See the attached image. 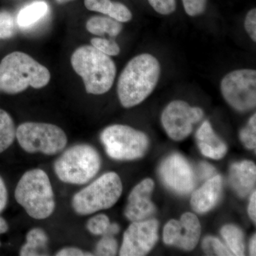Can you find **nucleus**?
I'll return each instance as SVG.
<instances>
[{
  "instance_id": "1",
  "label": "nucleus",
  "mask_w": 256,
  "mask_h": 256,
  "mask_svg": "<svg viewBox=\"0 0 256 256\" xmlns=\"http://www.w3.org/2000/svg\"><path fill=\"white\" fill-rule=\"evenodd\" d=\"M160 73L159 62L150 54L138 55L130 60L118 82L121 105L129 108L146 100L156 88Z\"/></svg>"
},
{
  "instance_id": "2",
  "label": "nucleus",
  "mask_w": 256,
  "mask_h": 256,
  "mask_svg": "<svg viewBox=\"0 0 256 256\" xmlns=\"http://www.w3.org/2000/svg\"><path fill=\"white\" fill-rule=\"evenodd\" d=\"M50 78L46 67L23 52H12L0 62V92L5 94H20L28 86L42 88Z\"/></svg>"
},
{
  "instance_id": "3",
  "label": "nucleus",
  "mask_w": 256,
  "mask_h": 256,
  "mask_svg": "<svg viewBox=\"0 0 256 256\" xmlns=\"http://www.w3.org/2000/svg\"><path fill=\"white\" fill-rule=\"evenodd\" d=\"M72 67L84 80L88 94L101 95L114 85L116 66L109 56L92 46L79 47L70 58Z\"/></svg>"
},
{
  "instance_id": "4",
  "label": "nucleus",
  "mask_w": 256,
  "mask_h": 256,
  "mask_svg": "<svg viewBox=\"0 0 256 256\" xmlns=\"http://www.w3.org/2000/svg\"><path fill=\"white\" fill-rule=\"evenodd\" d=\"M15 198L35 220L48 218L55 210L54 194L50 178L44 170L34 169L22 175L16 185Z\"/></svg>"
},
{
  "instance_id": "5",
  "label": "nucleus",
  "mask_w": 256,
  "mask_h": 256,
  "mask_svg": "<svg viewBox=\"0 0 256 256\" xmlns=\"http://www.w3.org/2000/svg\"><path fill=\"white\" fill-rule=\"evenodd\" d=\"M100 154L94 146L76 144L64 152L54 164L57 178L63 182L82 185L95 178L100 170Z\"/></svg>"
},
{
  "instance_id": "6",
  "label": "nucleus",
  "mask_w": 256,
  "mask_h": 256,
  "mask_svg": "<svg viewBox=\"0 0 256 256\" xmlns=\"http://www.w3.org/2000/svg\"><path fill=\"white\" fill-rule=\"evenodd\" d=\"M122 192L119 175L116 172L106 173L74 195L72 207L79 215L92 214L114 206Z\"/></svg>"
},
{
  "instance_id": "7",
  "label": "nucleus",
  "mask_w": 256,
  "mask_h": 256,
  "mask_svg": "<svg viewBox=\"0 0 256 256\" xmlns=\"http://www.w3.org/2000/svg\"><path fill=\"white\" fill-rule=\"evenodd\" d=\"M100 138L108 156L119 161L139 159L149 148L146 134L124 124L108 126L101 132Z\"/></svg>"
},
{
  "instance_id": "8",
  "label": "nucleus",
  "mask_w": 256,
  "mask_h": 256,
  "mask_svg": "<svg viewBox=\"0 0 256 256\" xmlns=\"http://www.w3.org/2000/svg\"><path fill=\"white\" fill-rule=\"evenodd\" d=\"M16 138L24 150L54 156L63 150L68 139L63 130L55 124L24 122L16 129Z\"/></svg>"
},
{
  "instance_id": "9",
  "label": "nucleus",
  "mask_w": 256,
  "mask_h": 256,
  "mask_svg": "<svg viewBox=\"0 0 256 256\" xmlns=\"http://www.w3.org/2000/svg\"><path fill=\"white\" fill-rule=\"evenodd\" d=\"M224 99L239 112H247L256 106V72L239 69L225 76L220 82Z\"/></svg>"
},
{
  "instance_id": "10",
  "label": "nucleus",
  "mask_w": 256,
  "mask_h": 256,
  "mask_svg": "<svg viewBox=\"0 0 256 256\" xmlns=\"http://www.w3.org/2000/svg\"><path fill=\"white\" fill-rule=\"evenodd\" d=\"M204 116L200 108L192 107L183 100H174L165 108L161 120L166 134L175 141L188 137L193 126L200 122Z\"/></svg>"
},
{
  "instance_id": "11",
  "label": "nucleus",
  "mask_w": 256,
  "mask_h": 256,
  "mask_svg": "<svg viewBox=\"0 0 256 256\" xmlns=\"http://www.w3.org/2000/svg\"><path fill=\"white\" fill-rule=\"evenodd\" d=\"M158 229L156 220L133 222L124 233L120 256H146L158 242Z\"/></svg>"
},
{
  "instance_id": "12",
  "label": "nucleus",
  "mask_w": 256,
  "mask_h": 256,
  "mask_svg": "<svg viewBox=\"0 0 256 256\" xmlns=\"http://www.w3.org/2000/svg\"><path fill=\"white\" fill-rule=\"evenodd\" d=\"M201 232L198 218L188 212L182 216L180 220H172L166 223L163 230V240L166 245L174 246L190 252L196 246Z\"/></svg>"
},
{
  "instance_id": "13",
  "label": "nucleus",
  "mask_w": 256,
  "mask_h": 256,
  "mask_svg": "<svg viewBox=\"0 0 256 256\" xmlns=\"http://www.w3.org/2000/svg\"><path fill=\"white\" fill-rule=\"evenodd\" d=\"M163 182L178 194H188L195 186V175L191 165L181 154L166 158L160 168Z\"/></svg>"
},
{
  "instance_id": "14",
  "label": "nucleus",
  "mask_w": 256,
  "mask_h": 256,
  "mask_svg": "<svg viewBox=\"0 0 256 256\" xmlns=\"http://www.w3.org/2000/svg\"><path fill=\"white\" fill-rule=\"evenodd\" d=\"M154 182L151 178H146L136 185L128 197L124 216L131 222H140L154 214L156 208L151 201Z\"/></svg>"
},
{
  "instance_id": "15",
  "label": "nucleus",
  "mask_w": 256,
  "mask_h": 256,
  "mask_svg": "<svg viewBox=\"0 0 256 256\" xmlns=\"http://www.w3.org/2000/svg\"><path fill=\"white\" fill-rule=\"evenodd\" d=\"M223 180L220 175H214L194 192L191 205L194 212L204 214L210 212L217 204L222 196Z\"/></svg>"
},
{
  "instance_id": "16",
  "label": "nucleus",
  "mask_w": 256,
  "mask_h": 256,
  "mask_svg": "<svg viewBox=\"0 0 256 256\" xmlns=\"http://www.w3.org/2000/svg\"><path fill=\"white\" fill-rule=\"evenodd\" d=\"M256 182V166L252 161L234 163L230 169V183L239 196H247Z\"/></svg>"
},
{
  "instance_id": "17",
  "label": "nucleus",
  "mask_w": 256,
  "mask_h": 256,
  "mask_svg": "<svg viewBox=\"0 0 256 256\" xmlns=\"http://www.w3.org/2000/svg\"><path fill=\"white\" fill-rule=\"evenodd\" d=\"M197 144L203 156L214 160H220L226 156L227 146L216 134L212 124L204 121L196 134Z\"/></svg>"
},
{
  "instance_id": "18",
  "label": "nucleus",
  "mask_w": 256,
  "mask_h": 256,
  "mask_svg": "<svg viewBox=\"0 0 256 256\" xmlns=\"http://www.w3.org/2000/svg\"><path fill=\"white\" fill-rule=\"evenodd\" d=\"M48 236L43 229L32 228L26 234V242L20 250L21 256H46Z\"/></svg>"
},
{
  "instance_id": "19",
  "label": "nucleus",
  "mask_w": 256,
  "mask_h": 256,
  "mask_svg": "<svg viewBox=\"0 0 256 256\" xmlns=\"http://www.w3.org/2000/svg\"><path fill=\"white\" fill-rule=\"evenodd\" d=\"M86 28L90 33L98 36L108 34L110 36H116L122 31V26L110 16H94L88 20Z\"/></svg>"
},
{
  "instance_id": "20",
  "label": "nucleus",
  "mask_w": 256,
  "mask_h": 256,
  "mask_svg": "<svg viewBox=\"0 0 256 256\" xmlns=\"http://www.w3.org/2000/svg\"><path fill=\"white\" fill-rule=\"evenodd\" d=\"M48 5L44 1L35 2L18 12L16 22L20 28H28L40 21L47 14Z\"/></svg>"
},
{
  "instance_id": "21",
  "label": "nucleus",
  "mask_w": 256,
  "mask_h": 256,
  "mask_svg": "<svg viewBox=\"0 0 256 256\" xmlns=\"http://www.w3.org/2000/svg\"><path fill=\"white\" fill-rule=\"evenodd\" d=\"M220 234L226 242L229 249L234 256H244L245 252L244 234L242 230L234 225L224 226Z\"/></svg>"
},
{
  "instance_id": "22",
  "label": "nucleus",
  "mask_w": 256,
  "mask_h": 256,
  "mask_svg": "<svg viewBox=\"0 0 256 256\" xmlns=\"http://www.w3.org/2000/svg\"><path fill=\"white\" fill-rule=\"evenodd\" d=\"M14 121L6 111L0 109V153L8 150L16 138Z\"/></svg>"
},
{
  "instance_id": "23",
  "label": "nucleus",
  "mask_w": 256,
  "mask_h": 256,
  "mask_svg": "<svg viewBox=\"0 0 256 256\" xmlns=\"http://www.w3.org/2000/svg\"><path fill=\"white\" fill-rule=\"evenodd\" d=\"M110 224L108 217L101 214L94 216L88 220L86 228L94 235L104 236L107 234Z\"/></svg>"
},
{
  "instance_id": "24",
  "label": "nucleus",
  "mask_w": 256,
  "mask_h": 256,
  "mask_svg": "<svg viewBox=\"0 0 256 256\" xmlns=\"http://www.w3.org/2000/svg\"><path fill=\"white\" fill-rule=\"evenodd\" d=\"M202 248L208 255L233 256L228 249L215 237L207 236L204 239Z\"/></svg>"
},
{
  "instance_id": "25",
  "label": "nucleus",
  "mask_w": 256,
  "mask_h": 256,
  "mask_svg": "<svg viewBox=\"0 0 256 256\" xmlns=\"http://www.w3.org/2000/svg\"><path fill=\"white\" fill-rule=\"evenodd\" d=\"M240 138L248 149L255 150L256 146V114L250 118L246 127L242 130Z\"/></svg>"
},
{
  "instance_id": "26",
  "label": "nucleus",
  "mask_w": 256,
  "mask_h": 256,
  "mask_svg": "<svg viewBox=\"0 0 256 256\" xmlns=\"http://www.w3.org/2000/svg\"><path fill=\"white\" fill-rule=\"evenodd\" d=\"M118 250V242L114 236L104 235L96 245V255L102 256H116Z\"/></svg>"
},
{
  "instance_id": "27",
  "label": "nucleus",
  "mask_w": 256,
  "mask_h": 256,
  "mask_svg": "<svg viewBox=\"0 0 256 256\" xmlns=\"http://www.w3.org/2000/svg\"><path fill=\"white\" fill-rule=\"evenodd\" d=\"M15 33V22L12 15L6 11L0 12V40L13 36Z\"/></svg>"
},
{
  "instance_id": "28",
  "label": "nucleus",
  "mask_w": 256,
  "mask_h": 256,
  "mask_svg": "<svg viewBox=\"0 0 256 256\" xmlns=\"http://www.w3.org/2000/svg\"><path fill=\"white\" fill-rule=\"evenodd\" d=\"M90 42L92 46L109 56L118 55L120 52L118 44L114 40H106L104 38H94Z\"/></svg>"
},
{
  "instance_id": "29",
  "label": "nucleus",
  "mask_w": 256,
  "mask_h": 256,
  "mask_svg": "<svg viewBox=\"0 0 256 256\" xmlns=\"http://www.w3.org/2000/svg\"><path fill=\"white\" fill-rule=\"evenodd\" d=\"M84 3L86 8L90 11L97 12L108 16L114 4L110 0H84Z\"/></svg>"
},
{
  "instance_id": "30",
  "label": "nucleus",
  "mask_w": 256,
  "mask_h": 256,
  "mask_svg": "<svg viewBox=\"0 0 256 256\" xmlns=\"http://www.w3.org/2000/svg\"><path fill=\"white\" fill-rule=\"evenodd\" d=\"M119 22H128L132 18V14L130 10L122 3L114 2V8L111 10L109 16Z\"/></svg>"
},
{
  "instance_id": "31",
  "label": "nucleus",
  "mask_w": 256,
  "mask_h": 256,
  "mask_svg": "<svg viewBox=\"0 0 256 256\" xmlns=\"http://www.w3.org/2000/svg\"><path fill=\"white\" fill-rule=\"evenodd\" d=\"M186 14L191 16L202 14L206 8L207 0H182Z\"/></svg>"
},
{
  "instance_id": "32",
  "label": "nucleus",
  "mask_w": 256,
  "mask_h": 256,
  "mask_svg": "<svg viewBox=\"0 0 256 256\" xmlns=\"http://www.w3.org/2000/svg\"><path fill=\"white\" fill-rule=\"evenodd\" d=\"M150 4L160 14L168 15L176 10L175 0H148Z\"/></svg>"
},
{
  "instance_id": "33",
  "label": "nucleus",
  "mask_w": 256,
  "mask_h": 256,
  "mask_svg": "<svg viewBox=\"0 0 256 256\" xmlns=\"http://www.w3.org/2000/svg\"><path fill=\"white\" fill-rule=\"evenodd\" d=\"M245 28L254 42H256V9H252L248 12L245 20Z\"/></svg>"
},
{
  "instance_id": "34",
  "label": "nucleus",
  "mask_w": 256,
  "mask_h": 256,
  "mask_svg": "<svg viewBox=\"0 0 256 256\" xmlns=\"http://www.w3.org/2000/svg\"><path fill=\"white\" fill-rule=\"evenodd\" d=\"M56 255L57 256H92V254L84 252L78 248L68 247L62 249Z\"/></svg>"
},
{
  "instance_id": "35",
  "label": "nucleus",
  "mask_w": 256,
  "mask_h": 256,
  "mask_svg": "<svg viewBox=\"0 0 256 256\" xmlns=\"http://www.w3.org/2000/svg\"><path fill=\"white\" fill-rule=\"evenodd\" d=\"M216 173V170L214 166L206 162H202L200 164V174L202 178L208 180L214 176Z\"/></svg>"
},
{
  "instance_id": "36",
  "label": "nucleus",
  "mask_w": 256,
  "mask_h": 256,
  "mask_svg": "<svg viewBox=\"0 0 256 256\" xmlns=\"http://www.w3.org/2000/svg\"><path fill=\"white\" fill-rule=\"evenodd\" d=\"M8 194L3 178L0 176V213L4 210L8 203Z\"/></svg>"
},
{
  "instance_id": "37",
  "label": "nucleus",
  "mask_w": 256,
  "mask_h": 256,
  "mask_svg": "<svg viewBox=\"0 0 256 256\" xmlns=\"http://www.w3.org/2000/svg\"><path fill=\"white\" fill-rule=\"evenodd\" d=\"M249 216L252 218V222L256 223V192H254L250 196V202H249L248 208Z\"/></svg>"
},
{
  "instance_id": "38",
  "label": "nucleus",
  "mask_w": 256,
  "mask_h": 256,
  "mask_svg": "<svg viewBox=\"0 0 256 256\" xmlns=\"http://www.w3.org/2000/svg\"><path fill=\"white\" fill-rule=\"evenodd\" d=\"M120 232V226L118 224H110V227H109L108 230L106 235L114 236L116 234H118Z\"/></svg>"
},
{
  "instance_id": "39",
  "label": "nucleus",
  "mask_w": 256,
  "mask_h": 256,
  "mask_svg": "<svg viewBox=\"0 0 256 256\" xmlns=\"http://www.w3.org/2000/svg\"><path fill=\"white\" fill-rule=\"evenodd\" d=\"M8 228H9V227H8V224L6 220L0 217V234L6 233ZM0 246H1V242H0Z\"/></svg>"
},
{
  "instance_id": "40",
  "label": "nucleus",
  "mask_w": 256,
  "mask_h": 256,
  "mask_svg": "<svg viewBox=\"0 0 256 256\" xmlns=\"http://www.w3.org/2000/svg\"><path fill=\"white\" fill-rule=\"evenodd\" d=\"M250 255L256 256V235L254 236L252 239V242L250 244Z\"/></svg>"
},
{
  "instance_id": "41",
  "label": "nucleus",
  "mask_w": 256,
  "mask_h": 256,
  "mask_svg": "<svg viewBox=\"0 0 256 256\" xmlns=\"http://www.w3.org/2000/svg\"><path fill=\"white\" fill-rule=\"evenodd\" d=\"M58 4H63L66 3L74 1V0H55Z\"/></svg>"
}]
</instances>
